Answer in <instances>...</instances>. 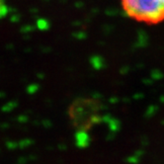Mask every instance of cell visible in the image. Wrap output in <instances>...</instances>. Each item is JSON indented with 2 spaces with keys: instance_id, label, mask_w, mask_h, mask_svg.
Segmentation results:
<instances>
[{
  "instance_id": "obj_13",
  "label": "cell",
  "mask_w": 164,
  "mask_h": 164,
  "mask_svg": "<svg viewBox=\"0 0 164 164\" xmlns=\"http://www.w3.org/2000/svg\"><path fill=\"white\" fill-rule=\"evenodd\" d=\"M0 152H1V150H0Z\"/></svg>"
},
{
  "instance_id": "obj_9",
  "label": "cell",
  "mask_w": 164,
  "mask_h": 164,
  "mask_svg": "<svg viewBox=\"0 0 164 164\" xmlns=\"http://www.w3.org/2000/svg\"><path fill=\"white\" fill-rule=\"evenodd\" d=\"M134 154L137 156V157H139L141 158L142 155L144 154V151L142 150V149H137V150H136V152H134Z\"/></svg>"
},
{
  "instance_id": "obj_8",
  "label": "cell",
  "mask_w": 164,
  "mask_h": 164,
  "mask_svg": "<svg viewBox=\"0 0 164 164\" xmlns=\"http://www.w3.org/2000/svg\"><path fill=\"white\" fill-rule=\"evenodd\" d=\"M5 13H6V5L4 3H2L1 0H0V16H2Z\"/></svg>"
},
{
  "instance_id": "obj_5",
  "label": "cell",
  "mask_w": 164,
  "mask_h": 164,
  "mask_svg": "<svg viewBox=\"0 0 164 164\" xmlns=\"http://www.w3.org/2000/svg\"><path fill=\"white\" fill-rule=\"evenodd\" d=\"M139 160H141V158L137 157L136 154H134V155H131V156H127L126 158V161L127 163H131V164H137L139 162Z\"/></svg>"
},
{
  "instance_id": "obj_4",
  "label": "cell",
  "mask_w": 164,
  "mask_h": 164,
  "mask_svg": "<svg viewBox=\"0 0 164 164\" xmlns=\"http://www.w3.org/2000/svg\"><path fill=\"white\" fill-rule=\"evenodd\" d=\"M32 143H34L33 141H31V139H23V141H21L19 142L18 145H19V148L24 149V148L29 147Z\"/></svg>"
},
{
  "instance_id": "obj_11",
  "label": "cell",
  "mask_w": 164,
  "mask_h": 164,
  "mask_svg": "<svg viewBox=\"0 0 164 164\" xmlns=\"http://www.w3.org/2000/svg\"><path fill=\"white\" fill-rule=\"evenodd\" d=\"M114 137H115V134H114V132H111L107 136V141H111V139H114Z\"/></svg>"
},
{
  "instance_id": "obj_1",
  "label": "cell",
  "mask_w": 164,
  "mask_h": 164,
  "mask_svg": "<svg viewBox=\"0 0 164 164\" xmlns=\"http://www.w3.org/2000/svg\"><path fill=\"white\" fill-rule=\"evenodd\" d=\"M125 14L139 23L156 25L164 21V0H121Z\"/></svg>"
},
{
  "instance_id": "obj_3",
  "label": "cell",
  "mask_w": 164,
  "mask_h": 164,
  "mask_svg": "<svg viewBox=\"0 0 164 164\" xmlns=\"http://www.w3.org/2000/svg\"><path fill=\"white\" fill-rule=\"evenodd\" d=\"M108 124H109L111 132H118L120 130V122H119V121H117L116 119H113V118H112Z\"/></svg>"
},
{
  "instance_id": "obj_12",
  "label": "cell",
  "mask_w": 164,
  "mask_h": 164,
  "mask_svg": "<svg viewBox=\"0 0 164 164\" xmlns=\"http://www.w3.org/2000/svg\"><path fill=\"white\" fill-rule=\"evenodd\" d=\"M28 159H29V160L35 161V160H37V156L34 155V154H30V155H29V157H28Z\"/></svg>"
},
{
  "instance_id": "obj_2",
  "label": "cell",
  "mask_w": 164,
  "mask_h": 164,
  "mask_svg": "<svg viewBox=\"0 0 164 164\" xmlns=\"http://www.w3.org/2000/svg\"><path fill=\"white\" fill-rule=\"evenodd\" d=\"M75 142L77 147L85 148L90 144V136H89V134L86 132L78 131L75 134Z\"/></svg>"
},
{
  "instance_id": "obj_10",
  "label": "cell",
  "mask_w": 164,
  "mask_h": 164,
  "mask_svg": "<svg viewBox=\"0 0 164 164\" xmlns=\"http://www.w3.org/2000/svg\"><path fill=\"white\" fill-rule=\"evenodd\" d=\"M57 148H59V150H66L67 146H66V144H64V143H60V144H59Z\"/></svg>"
},
{
  "instance_id": "obj_7",
  "label": "cell",
  "mask_w": 164,
  "mask_h": 164,
  "mask_svg": "<svg viewBox=\"0 0 164 164\" xmlns=\"http://www.w3.org/2000/svg\"><path fill=\"white\" fill-rule=\"evenodd\" d=\"M28 157H25V156H21V157L18 158L17 160V164H26L28 162Z\"/></svg>"
},
{
  "instance_id": "obj_6",
  "label": "cell",
  "mask_w": 164,
  "mask_h": 164,
  "mask_svg": "<svg viewBox=\"0 0 164 164\" xmlns=\"http://www.w3.org/2000/svg\"><path fill=\"white\" fill-rule=\"evenodd\" d=\"M6 147L8 149H11V150H13V149H16L17 147H19L18 143L15 141H7L6 142Z\"/></svg>"
}]
</instances>
